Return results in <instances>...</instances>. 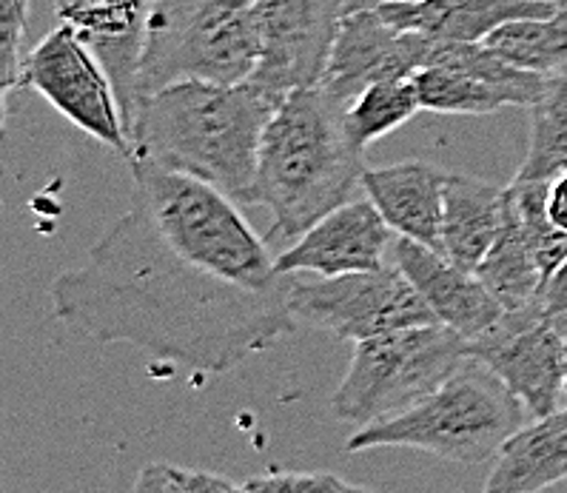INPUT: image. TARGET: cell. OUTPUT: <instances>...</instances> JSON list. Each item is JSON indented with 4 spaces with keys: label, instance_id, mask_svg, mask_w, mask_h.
<instances>
[{
    "label": "cell",
    "instance_id": "obj_1",
    "mask_svg": "<svg viewBox=\"0 0 567 493\" xmlns=\"http://www.w3.org/2000/svg\"><path fill=\"white\" fill-rule=\"evenodd\" d=\"M132 203L81 268L58 274L52 314L86 340L226 373L295 331L291 283L231 197L128 161Z\"/></svg>",
    "mask_w": 567,
    "mask_h": 493
},
{
    "label": "cell",
    "instance_id": "obj_7",
    "mask_svg": "<svg viewBox=\"0 0 567 493\" xmlns=\"http://www.w3.org/2000/svg\"><path fill=\"white\" fill-rule=\"evenodd\" d=\"M291 311L297 322L331 333L337 340L360 342L396 328L436 322L414 283L396 263L380 271H354L320 277L295 271Z\"/></svg>",
    "mask_w": 567,
    "mask_h": 493
},
{
    "label": "cell",
    "instance_id": "obj_19",
    "mask_svg": "<svg viewBox=\"0 0 567 493\" xmlns=\"http://www.w3.org/2000/svg\"><path fill=\"white\" fill-rule=\"evenodd\" d=\"M505 212V188L496 183L447 174L442 203V254L456 266L476 271L494 246Z\"/></svg>",
    "mask_w": 567,
    "mask_h": 493
},
{
    "label": "cell",
    "instance_id": "obj_27",
    "mask_svg": "<svg viewBox=\"0 0 567 493\" xmlns=\"http://www.w3.org/2000/svg\"><path fill=\"white\" fill-rule=\"evenodd\" d=\"M547 217L567 232V166L547 181Z\"/></svg>",
    "mask_w": 567,
    "mask_h": 493
},
{
    "label": "cell",
    "instance_id": "obj_22",
    "mask_svg": "<svg viewBox=\"0 0 567 493\" xmlns=\"http://www.w3.org/2000/svg\"><path fill=\"white\" fill-rule=\"evenodd\" d=\"M567 161V72L550 74L530 106V143L516 181H547Z\"/></svg>",
    "mask_w": 567,
    "mask_h": 493
},
{
    "label": "cell",
    "instance_id": "obj_24",
    "mask_svg": "<svg viewBox=\"0 0 567 493\" xmlns=\"http://www.w3.org/2000/svg\"><path fill=\"white\" fill-rule=\"evenodd\" d=\"M134 491L141 493H228L243 491V482H234L223 473L200 471V468L172 465V462H148L134 480Z\"/></svg>",
    "mask_w": 567,
    "mask_h": 493
},
{
    "label": "cell",
    "instance_id": "obj_16",
    "mask_svg": "<svg viewBox=\"0 0 567 493\" xmlns=\"http://www.w3.org/2000/svg\"><path fill=\"white\" fill-rule=\"evenodd\" d=\"M447 172L422 161L365 168L360 188L400 237L442 251V203Z\"/></svg>",
    "mask_w": 567,
    "mask_h": 493
},
{
    "label": "cell",
    "instance_id": "obj_26",
    "mask_svg": "<svg viewBox=\"0 0 567 493\" xmlns=\"http://www.w3.org/2000/svg\"><path fill=\"white\" fill-rule=\"evenodd\" d=\"M539 308L547 317V322H554L567 337V260L556 268L554 277L542 288Z\"/></svg>",
    "mask_w": 567,
    "mask_h": 493
},
{
    "label": "cell",
    "instance_id": "obj_29",
    "mask_svg": "<svg viewBox=\"0 0 567 493\" xmlns=\"http://www.w3.org/2000/svg\"><path fill=\"white\" fill-rule=\"evenodd\" d=\"M545 3H554V7H559V9H567V0H545Z\"/></svg>",
    "mask_w": 567,
    "mask_h": 493
},
{
    "label": "cell",
    "instance_id": "obj_10",
    "mask_svg": "<svg viewBox=\"0 0 567 493\" xmlns=\"http://www.w3.org/2000/svg\"><path fill=\"white\" fill-rule=\"evenodd\" d=\"M414 81L427 112L494 114L505 106H534L547 78L516 66L485 41H434L427 66Z\"/></svg>",
    "mask_w": 567,
    "mask_h": 493
},
{
    "label": "cell",
    "instance_id": "obj_6",
    "mask_svg": "<svg viewBox=\"0 0 567 493\" xmlns=\"http://www.w3.org/2000/svg\"><path fill=\"white\" fill-rule=\"evenodd\" d=\"M465 337L442 322L396 328L354 342V357L331 397V413L371 425L408 411L465 362Z\"/></svg>",
    "mask_w": 567,
    "mask_h": 493
},
{
    "label": "cell",
    "instance_id": "obj_15",
    "mask_svg": "<svg viewBox=\"0 0 567 493\" xmlns=\"http://www.w3.org/2000/svg\"><path fill=\"white\" fill-rule=\"evenodd\" d=\"M391 263H396L408 280L414 283L422 300L434 311L436 322L454 328L465 340L480 337L505 314L502 302L487 291L476 271L456 266L436 248L422 246L411 237H396Z\"/></svg>",
    "mask_w": 567,
    "mask_h": 493
},
{
    "label": "cell",
    "instance_id": "obj_14",
    "mask_svg": "<svg viewBox=\"0 0 567 493\" xmlns=\"http://www.w3.org/2000/svg\"><path fill=\"white\" fill-rule=\"evenodd\" d=\"M391 226L371 201H351L328 212L277 254L280 271H306L320 277L354 271H380L391 257Z\"/></svg>",
    "mask_w": 567,
    "mask_h": 493
},
{
    "label": "cell",
    "instance_id": "obj_23",
    "mask_svg": "<svg viewBox=\"0 0 567 493\" xmlns=\"http://www.w3.org/2000/svg\"><path fill=\"white\" fill-rule=\"evenodd\" d=\"M420 109L422 101L414 78L374 83L346 106V129L357 146L368 148L385 134L405 126Z\"/></svg>",
    "mask_w": 567,
    "mask_h": 493
},
{
    "label": "cell",
    "instance_id": "obj_5",
    "mask_svg": "<svg viewBox=\"0 0 567 493\" xmlns=\"http://www.w3.org/2000/svg\"><path fill=\"white\" fill-rule=\"evenodd\" d=\"M260 54L257 0H154L137 92L143 101L177 81H251Z\"/></svg>",
    "mask_w": 567,
    "mask_h": 493
},
{
    "label": "cell",
    "instance_id": "obj_8",
    "mask_svg": "<svg viewBox=\"0 0 567 493\" xmlns=\"http://www.w3.org/2000/svg\"><path fill=\"white\" fill-rule=\"evenodd\" d=\"M21 86L34 89L69 123L132 161V134L121 97L101 58L69 27L58 23L23 58Z\"/></svg>",
    "mask_w": 567,
    "mask_h": 493
},
{
    "label": "cell",
    "instance_id": "obj_4",
    "mask_svg": "<svg viewBox=\"0 0 567 493\" xmlns=\"http://www.w3.org/2000/svg\"><path fill=\"white\" fill-rule=\"evenodd\" d=\"M525 405L505 382L474 357H465L434 393L408 411L362 425L348 440V453L371 448H414L460 465L494 460L525 425Z\"/></svg>",
    "mask_w": 567,
    "mask_h": 493
},
{
    "label": "cell",
    "instance_id": "obj_25",
    "mask_svg": "<svg viewBox=\"0 0 567 493\" xmlns=\"http://www.w3.org/2000/svg\"><path fill=\"white\" fill-rule=\"evenodd\" d=\"M243 491L251 493H346L365 491L360 482L342 480L331 471H277L251 476L243 482Z\"/></svg>",
    "mask_w": 567,
    "mask_h": 493
},
{
    "label": "cell",
    "instance_id": "obj_28",
    "mask_svg": "<svg viewBox=\"0 0 567 493\" xmlns=\"http://www.w3.org/2000/svg\"><path fill=\"white\" fill-rule=\"evenodd\" d=\"M388 3H408V0H346V14L362 12V9H382Z\"/></svg>",
    "mask_w": 567,
    "mask_h": 493
},
{
    "label": "cell",
    "instance_id": "obj_3",
    "mask_svg": "<svg viewBox=\"0 0 567 493\" xmlns=\"http://www.w3.org/2000/svg\"><path fill=\"white\" fill-rule=\"evenodd\" d=\"M362 152L346 129V106L320 83L288 92L262 134L254 186V206L271 214V240L291 246L351 201L365 172Z\"/></svg>",
    "mask_w": 567,
    "mask_h": 493
},
{
    "label": "cell",
    "instance_id": "obj_21",
    "mask_svg": "<svg viewBox=\"0 0 567 493\" xmlns=\"http://www.w3.org/2000/svg\"><path fill=\"white\" fill-rule=\"evenodd\" d=\"M485 43L516 66L545 78L567 72V9L505 23Z\"/></svg>",
    "mask_w": 567,
    "mask_h": 493
},
{
    "label": "cell",
    "instance_id": "obj_13",
    "mask_svg": "<svg viewBox=\"0 0 567 493\" xmlns=\"http://www.w3.org/2000/svg\"><path fill=\"white\" fill-rule=\"evenodd\" d=\"M54 18L92 49L121 97L123 117L132 129L141 106L137 78L146 52L154 0H49Z\"/></svg>",
    "mask_w": 567,
    "mask_h": 493
},
{
    "label": "cell",
    "instance_id": "obj_2",
    "mask_svg": "<svg viewBox=\"0 0 567 493\" xmlns=\"http://www.w3.org/2000/svg\"><path fill=\"white\" fill-rule=\"evenodd\" d=\"M280 101L257 81L168 83L137 106L132 161L183 172L254 206L262 134Z\"/></svg>",
    "mask_w": 567,
    "mask_h": 493
},
{
    "label": "cell",
    "instance_id": "obj_12",
    "mask_svg": "<svg viewBox=\"0 0 567 493\" xmlns=\"http://www.w3.org/2000/svg\"><path fill=\"white\" fill-rule=\"evenodd\" d=\"M431 49V38L391 27L377 9L351 12L342 18L320 86L348 106L374 83L414 78L427 66Z\"/></svg>",
    "mask_w": 567,
    "mask_h": 493
},
{
    "label": "cell",
    "instance_id": "obj_18",
    "mask_svg": "<svg viewBox=\"0 0 567 493\" xmlns=\"http://www.w3.org/2000/svg\"><path fill=\"white\" fill-rule=\"evenodd\" d=\"M567 480V405L534 417L496 453L487 493H534Z\"/></svg>",
    "mask_w": 567,
    "mask_h": 493
},
{
    "label": "cell",
    "instance_id": "obj_11",
    "mask_svg": "<svg viewBox=\"0 0 567 493\" xmlns=\"http://www.w3.org/2000/svg\"><path fill=\"white\" fill-rule=\"evenodd\" d=\"M262 54L251 81L277 97L317 86L346 18V0H257Z\"/></svg>",
    "mask_w": 567,
    "mask_h": 493
},
{
    "label": "cell",
    "instance_id": "obj_30",
    "mask_svg": "<svg viewBox=\"0 0 567 493\" xmlns=\"http://www.w3.org/2000/svg\"><path fill=\"white\" fill-rule=\"evenodd\" d=\"M561 166H567V161H565V163H561Z\"/></svg>",
    "mask_w": 567,
    "mask_h": 493
},
{
    "label": "cell",
    "instance_id": "obj_9",
    "mask_svg": "<svg viewBox=\"0 0 567 493\" xmlns=\"http://www.w3.org/2000/svg\"><path fill=\"white\" fill-rule=\"evenodd\" d=\"M465 351L491 368L530 417L565 408L567 337L547 322L539 302L505 311L487 331L465 340Z\"/></svg>",
    "mask_w": 567,
    "mask_h": 493
},
{
    "label": "cell",
    "instance_id": "obj_20",
    "mask_svg": "<svg viewBox=\"0 0 567 493\" xmlns=\"http://www.w3.org/2000/svg\"><path fill=\"white\" fill-rule=\"evenodd\" d=\"M476 277L485 283L487 291L494 294L505 311H522V308H530L539 302L545 277H542L534 248H530L525 232H522L519 217H516L514 206L507 201V188L502 228L491 251L485 254V260L476 268Z\"/></svg>",
    "mask_w": 567,
    "mask_h": 493
},
{
    "label": "cell",
    "instance_id": "obj_17",
    "mask_svg": "<svg viewBox=\"0 0 567 493\" xmlns=\"http://www.w3.org/2000/svg\"><path fill=\"white\" fill-rule=\"evenodd\" d=\"M559 7L545 0H408L377 9L391 27L431 41L482 43L499 27L525 18H545Z\"/></svg>",
    "mask_w": 567,
    "mask_h": 493
}]
</instances>
